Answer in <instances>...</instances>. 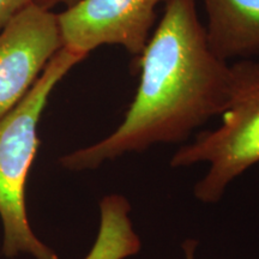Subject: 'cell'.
Masks as SVG:
<instances>
[{
	"label": "cell",
	"instance_id": "277c9868",
	"mask_svg": "<svg viewBox=\"0 0 259 259\" xmlns=\"http://www.w3.org/2000/svg\"><path fill=\"white\" fill-rule=\"evenodd\" d=\"M167 0H77L57 14L63 47L84 58L105 45L141 58Z\"/></svg>",
	"mask_w": 259,
	"mask_h": 259
},
{
	"label": "cell",
	"instance_id": "8992f818",
	"mask_svg": "<svg viewBox=\"0 0 259 259\" xmlns=\"http://www.w3.org/2000/svg\"><path fill=\"white\" fill-rule=\"evenodd\" d=\"M205 32L219 58L250 59L259 54V0H202Z\"/></svg>",
	"mask_w": 259,
	"mask_h": 259
},
{
	"label": "cell",
	"instance_id": "ba28073f",
	"mask_svg": "<svg viewBox=\"0 0 259 259\" xmlns=\"http://www.w3.org/2000/svg\"><path fill=\"white\" fill-rule=\"evenodd\" d=\"M74 2H77V0H32V4L40 6L42 9L52 10L58 5L70 6L71 4H73Z\"/></svg>",
	"mask_w": 259,
	"mask_h": 259
},
{
	"label": "cell",
	"instance_id": "6da1fadb",
	"mask_svg": "<svg viewBox=\"0 0 259 259\" xmlns=\"http://www.w3.org/2000/svg\"><path fill=\"white\" fill-rule=\"evenodd\" d=\"M139 85L124 120L111 135L60 157L72 171L96 169L124 155L185 141L225 109L231 64L213 53L197 0H167L137 60Z\"/></svg>",
	"mask_w": 259,
	"mask_h": 259
},
{
	"label": "cell",
	"instance_id": "5b68a950",
	"mask_svg": "<svg viewBox=\"0 0 259 259\" xmlns=\"http://www.w3.org/2000/svg\"><path fill=\"white\" fill-rule=\"evenodd\" d=\"M61 48L57 14L35 4L0 31V118L27 95Z\"/></svg>",
	"mask_w": 259,
	"mask_h": 259
},
{
	"label": "cell",
	"instance_id": "52a82bcc",
	"mask_svg": "<svg viewBox=\"0 0 259 259\" xmlns=\"http://www.w3.org/2000/svg\"><path fill=\"white\" fill-rule=\"evenodd\" d=\"M31 4L32 0H0V31Z\"/></svg>",
	"mask_w": 259,
	"mask_h": 259
},
{
	"label": "cell",
	"instance_id": "7a4b0ae2",
	"mask_svg": "<svg viewBox=\"0 0 259 259\" xmlns=\"http://www.w3.org/2000/svg\"><path fill=\"white\" fill-rule=\"evenodd\" d=\"M85 58L61 48L32 88L9 113L0 118V221L2 252L34 259H59L32 232L25 208V183L40 147L38 122L58 83Z\"/></svg>",
	"mask_w": 259,
	"mask_h": 259
},
{
	"label": "cell",
	"instance_id": "3957f363",
	"mask_svg": "<svg viewBox=\"0 0 259 259\" xmlns=\"http://www.w3.org/2000/svg\"><path fill=\"white\" fill-rule=\"evenodd\" d=\"M218 127L202 132L178 149L171 167L208 163V173L194 186V197L218 203L227 186L259 163V61L231 65L228 99Z\"/></svg>",
	"mask_w": 259,
	"mask_h": 259
},
{
	"label": "cell",
	"instance_id": "9c48e42d",
	"mask_svg": "<svg viewBox=\"0 0 259 259\" xmlns=\"http://www.w3.org/2000/svg\"><path fill=\"white\" fill-rule=\"evenodd\" d=\"M184 253H185V259H194L196 254V246L197 241L194 240H186L184 242Z\"/></svg>",
	"mask_w": 259,
	"mask_h": 259
}]
</instances>
